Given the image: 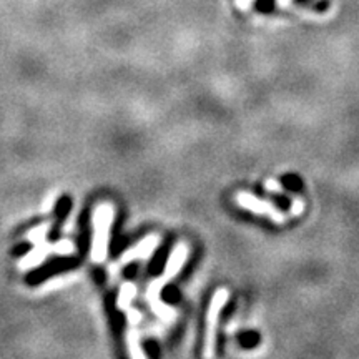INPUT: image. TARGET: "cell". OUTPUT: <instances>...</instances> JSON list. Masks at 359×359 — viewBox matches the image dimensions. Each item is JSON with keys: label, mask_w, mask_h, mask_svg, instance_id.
Returning <instances> with one entry per match:
<instances>
[{"label": "cell", "mask_w": 359, "mask_h": 359, "mask_svg": "<svg viewBox=\"0 0 359 359\" xmlns=\"http://www.w3.org/2000/svg\"><path fill=\"white\" fill-rule=\"evenodd\" d=\"M115 208L111 203H100L93 212V240H92V259L102 263L109 255L110 230L114 224Z\"/></svg>", "instance_id": "1"}, {"label": "cell", "mask_w": 359, "mask_h": 359, "mask_svg": "<svg viewBox=\"0 0 359 359\" xmlns=\"http://www.w3.org/2000/svg\"><path fill=\"white\" fill-rule=\"evenodd\" d=\"M230 299V291L226 288H218L210 299L208 313H206V330H205V346L203 359H215L217 353V331L219 323V314L224 304Z\"/></svg>", "instance_id": "2"}, {"label": "cell", "mask_w": 359, "mask_h": 359, "mask_svg": "<svg viewBox=\"0 0 359 359\" xmlns=\"http://www.w3.org/2000/svg\"><path fill=\"white\" fill-rule=\"evenodd\" d=\"M235 203L240 206V208L248 210L251 213L269 218L276 224H283L286 222V215L283 213L281 210H278L271 201L258 198V196L251 195L248 191H238L235 195Z\"/></svg>", "instance_id": "3"}, {"label": "cell", "mask_w": 359, "mask_h": 359, "mask_svg": "<svg viewBox=\"0 0 359 359\" xmlns=\"http://www.w3.org/2000/svg\"><path fill=\"white\" fill-rule=\"evenodd\" d=\"M167 283L168 281L165 280L163 276L156 278V280L151 281V285L148 286V290H147V299H148V303H150V306H151V309H154V313L156 314V316L161 318L163 321H173L177 314H175L173 309L170 308L167 303L161 302V298H160L161 290H163V286L167 285Z\"/></svg>", "instance_id": "4"}, {"label": "cell", "mask_w": 359, "mask_h": 359, "mask_svg": "<svg viewBox=\"0 0 359 359\" xmlns=\"http://www.w3.org/2000/svg\"><path fill=\"white\" fill-rule=\"evenodd\" d=\"M160 245V236L158 235H148L143 238V240L133 248H130L125 251V255L122 257V264L137 262V259H148L154 255V251L156 250V246Z\"/></svg>", "instance_id": "5"}, {"label": "cell", "mask_w": 359, "mask_h": 359, "mask_svg": "<svg viewBox=\"0 0 359 359\" xmlns=\"http://www.w3.org/2000/svg\"><path fill=\"white\" fill-rule=\"evenodd\" d=\"M188 257H190V246H188L185 241H180V243L175 246L170 253L168 262L165 264V271H163V278L167 281L173 280L175 276L182 271L183 264L187 263Z\"/></svg>", "instance_id": "6"}, {"label": "cell", "mask_w": 359, "mask_h": 359, "mask_svg": "<svg viewBox=\"0 0 359 359\" xmlns=\"http://www.w3.org/2000/svg\"><path fill=\"white\" fill-rule=\"evenodd\" d=\"M53 253V245L50 243H39L35 245V248L30 251L29 255H25L24 258L20 259L19 263V269L20 271H27V269L37 268L40 263H43L47 259L48 255Z\"/></svg>", "instance_id": "7"}, {"label": "cell", "mask_w": 359, "mask_h": 359, "mask_svg": "<svg viewBox=\"0 0 359 359\" xmlns=\"http://www.w3.org/2000/svg\"><path fill=\"white\" fill-rule=\"evenodd\" d=\"M127 346H128V353L132 359H147L145 353L140 346V338H138V333L135 330H130L127 334Z\"/></svg>", "instance_id": "8"}, {"label": "cell", "mask_w": 359, "mask_h": 359, "mask_svg": "<svg viewBox=\"0 0 359 359\" xmlns=\"http://www.w3.org/2000/svg\"><path fill=\"white\" fill-rule=\"evenodd\" d=\"M135 293H137V288H135L132 283H125L122 290H120L118 299H116V308L123 309V311L130 308V303H132V299L135 298Z\"/></svg>", "instance_id": "9"}, {"label": "cell", "mask_w": 359, "mask_h": 359, "mask_svg": "<svg viewBox=\"0 0 359 359\" xmlns=\"http://www.w3.org/2000/svg\"><path fill=\"white\" fill-rule=\"evenodd\" d=\"M48 230H50V223H42V224H39V226H35L34 230H30L29 233H27V240L32 241L34 245L43 243L45 236H47Z\"/></svg>", "instance_id": "10"}, {"label": "cell", "mask_w": 359, "mask_h": 359, "mask_svg": "<svg viewBox=\"0 0 359 359\" xmlns=\"http://www.w3.org/2000/svg\"><path fill=\"white\" fill-rule=\"evenodd\" d=\"M53 253L62 255V257H70V255L75 253V246L70 240H62L53 245Z\"/></svg>", "instance_id": "11"}, {"label": "cell", "mask_w": 359, "mask_h": 359, "mask_svg": "<svg viewBox=\"0 0 359 359\" xmlns=\"http://www.w3.org/2000/svg\"><path fill=\"white\" fill-rule=\"evenodd\" d=\"M264 190L269 191V193H278V195H285V188L280 182H278L276 178H268L264 180Z\"/></svg>", "instance_id": "12"}, {"label": "cell", "mask_w": 359, "mask_h": 359, "mask_svg": "<svg viewBox=\"0 0 359 359\" xmlns=\"http://www.w3.org/2000/svg\"><path fill=\"white\" fill-rule=\"evenodd\" d=\"M304 210V201L302 200V196H293L291 200V206H290V215L291 217H299Z\"/></svg>", "instance_id": "13"}, {"label": "cell", "mask_w": 359, "mask_h": 359, "mask_svg": "<svg viewBox=\"0 0 359 359\" xmlns=\"http://www.w3.org/2000/svg\"><path fill=\"white\" fill-rule=\"evenodd\" d=\"M125 311H127L128 323H130V325H132V326H137L138 323L142 321V314H140V311H137V309L127 308V309H125Z\"/></svg>", "instance_id": "14"}, {"label": "cell", "mask_w": 359, "mask_h": 359, "mask_svg": "<svg viewBox=\"0 0 359 359\" xmlns=\"http://www.w3.org/2000/svg\"><path fill=\"white\" fill-rule=\"evenodd\" d=\"M53 205H55V195L50 196V198H48L47 201H45V205H43V208H42V210H43V212H48V210H50Z\"/></svg>", "instance_id": "15"}, {"label": "cell", "mask_w": 359, "mask_h": 359, "mask_svg": "<svg viewBox=\"0 0 359 359\" xmlns=\"http://www.w3.org/2000/svg\"><path fill=\"white\" fill-rule=\"evenodd\" d=\"M288 2H290V0H280L281 6H286V4H288Z\"/></svg>", "instance_id": "16"}]
</instances>
